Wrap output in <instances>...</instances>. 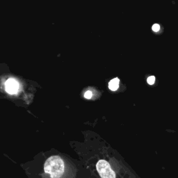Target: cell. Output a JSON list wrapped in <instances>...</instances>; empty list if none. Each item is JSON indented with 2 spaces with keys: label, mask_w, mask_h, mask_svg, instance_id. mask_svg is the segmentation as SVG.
<instances>
[{
  "label": "cell",
  "mask_w": 178,
  "mask_h": 178,
  "mask_svg": "<svg viewBox=\"0 0 178 178\" xmlns=\"http://www.w3.org/2000/svg\"><path fill=\"white\" fill-rule=\"evenodd\" d=\"M44 170L52 178H60L64 172V163L59 156L50 157L44 163Z\"/></svg>",
  "instance_id": "cell-1"
},
{
  "label": "cell",
  "mask_w": 178,
  "mask_h": 178,
  "mask_svg": "<svg viewBox=\"0 0 178 178\" xmlns=\"http://www.w3.org/2000/svg\"><path fill=\"white\" fill-rule=\"evenodd\" d=\"M97 170L102 178H116L114 173L109 163L105 160H100L97 163Z\"/></svg>",
  "instance_id": "cell-2"
},
{
  "label": "cell",
  "mask_w": 178,
  "mask_h": 178,
  "mask_svg": "<svg viewBox=\"0 0 178 178\" xmlns=\"http://www.w3.org/2000/svg\"><path fill=\"white\" fill-rule=\"evenodd\" d=\"M6 90L9 94H15L18 90V84L14 79H8L6 81Z\"/></svg>",
  "instance_id": "cell-3"
},
{
  "label": "cell",
  "mask_w": 178,
  "mask_h": 178,
  "mask_svg": "<svg viewBox=\"0 0 178 178\" xmlns=\"http://www.w3.org/2000/svg\"><path fill=\"white\" fill-rule=\"evenodd\" d=\"M118 86H119V79L118 78H115L109 81V88L111 90H113V91L116 90L118 89Z\"/></svg>",
  "instance_id": "cell-4"
},
{
  "label": "cell",
  "mask_w": 178,
  "mask_h": 178,
  "mask_svg": "<svg viewBox=\"0 0 178 178\" xmlns=\"http://www.w3.org/2000/svg\"><path fill=\"white\" fill-rule=\"evenodd\" d=\"M147 81H148V83L149 84L152 85V84L154 83V81H155V77H154V76H150V77H149L148 78Z\"/></svg>",
  "instance_id": "cell-5"
},
{
  "label": "cell",
  "mask_w": 178,
  "mask_h": 178,
  "mask_svg": "<svg viewBox=\"0 0 178 178\" xmlns=\"http://www.w3.org/2000/svg\"><path fill=\"white\" fill-rule=\"evenodd\" d=\"M92 97V93H91V91H90V90H88V91H86L84 94V97L86 98V99H90Z\"/></svg>",
  "instance_id": "cell-6"
},
{
  "label": "cell",
  "mask_w": 178,
  "mask_h": 178,
  "mask_svg": "<svg viewBox=\"0 0 178 178\" xmlns=\"http://www.w3.org/2000/svg\"><path fill=\"white\" fill-rule=\"evenodd\" d=\"M152 30H153L154 31L157 32V31H159V30L160 29V26H159L158 24H154V25L152 26Z\"/></svg>",
  "instance_id": "cell-7"
}]
</instances>
